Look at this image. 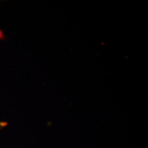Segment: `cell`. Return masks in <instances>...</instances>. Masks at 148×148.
Segmentation results:
<instances>
[{
  "instance_id": "obj_1",
  "label": "cell",
  "mask_w": 148,
  "mask_h": 148,
  "mask_svg": "<svg viewBox=\"0 0 148 148\" xmlns=\"http://www.w3.org/2000/svg\"><path fill=\"white\" fill-rule=\"evenodd\" d=\"M7 125V122L3 121H0V131L6 127Z\"/></svg>"
}]
</instances>
